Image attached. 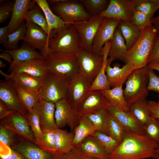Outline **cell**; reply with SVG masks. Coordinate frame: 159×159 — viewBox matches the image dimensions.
<instances>
[{
  "label": "cell",
  "mask_w": 159,
  "mask_h": 159,
  "mask_svg": "<svg viewBox=\"0 0 159 159\" xmlns=\"http://www.w3.org/2000/svg\"><path fill=\"white\" fill-rule=\"evenodd\" d=\"M122 141L108 156L110 159H145L153 158L157 143L145 135L125 130Z\"/></svg>",
  "instance_id": "1"
},
{
  "label": "cell",
  "mask_w": 159,
  "mask_h": 159,
  "mask_svg": "<svg viewBox=\"0 0 159 159\" xmlns=\"http://www.w3.org/2000/svg\"><path fill=\"white\" fill-rule=\"evenodd\" d=\"M157 36L156 30L151 24L142 29L137 39L128 50L125 63L129 64L133 70L147 66Z\"/></svg>",
  "instance_id": "2"
},
{
  "label": "cell",
  "mask_w": 159,
  "mask_h": 159,
  "mask_svg": "<svg viewBox=\"0 0 159 159\" xmlns=\"http://www.w3.org/2000/svg\"><path fill=\"white\" fill-rule=\"evenodd\" d=\"M41 54L49 72L66 82L72 79L79 72L77 53H52L46 51Z\"/></svg>",
  "instance_id": "3"
},
{
  "label": "cell",
  "mask_w": 159,
  "mask_h": 159,
  "mask_svg": "<svg viewBox=\"0 0 159 159\" xmlns=\"http://www.w3.org/2000/svg\"><path fill=\"white\" fill-rule=\"evenodd\" d=\"M80 48L77 31L72 24L68 23L63 28L52 31L49 37L46 51L77 54Z\"/></svg>",
  "instance_id": "4"
},
{
  "label": "cell",
  "mask_w": 159,
  "mask_h": 159,
  "mask_svg": "<svg viewBox=\"0 0 159 159\" xmlns=\"http://www.w3.org/2000/svg\"><path fill=\"white\" fill-rule=\"evenodd\" d=\"M149 70L148 65L134 70L125 82L124 95L129 107L139 101L146 99L149 91L148 89Z\"/></svg>",
  "instance_id": "5"
},
{
  "label": "cell",
  "mask_w": 159,
  "mask_h": 159,
  "mask_svg": "<svg viewBox=\"0 0 159 159\" xmlns=\"http://www.w3.org/2000/svg\"><path fill=\"white\" fill-rule=\"evenodd\" d=\"M52 10L68 23L87 21L91 17L77 0H64L52 5Z\"/></svg>",
  "instance_id": "6"
},
{
  "label": "cell",
  "mask_w": 159,
  "mask_h": 159,
  "mask_svg": "<svg viewBox=\"0 0 159 159\" xmlns=\"http://www.w3.org/2000/svg\"><path fill=\"white\" fill-rule=\"evenodd\" d=\"M67 82L49 72L38 92L40 99L55 103L66 98Z\"/></svg>",
  "instance_id": "7"
},
{
  "label": "cell",
  "mask_w": 159,
  "mask_h": 159,
  "mask_svg": "<svg viewBox=\"0 0 159 159\" xmlns=\"http://www.w3.org/2000/svg\"><path fill=\"white\" fill-rule=\"evenodd\" d=\"M77 59L79 72L92 83L102 68V55L80 48L77 53Z\"/></svg>",
  "instance_id": "8"
},
{
  "label": "cell",
  "mask_w": 159,
  "mask_h": 159,
  "mask_svg": "<svg viewBox=\"0 0 159 159\" xmlns=\"http://www.w3.org/2000/svg\"><path fill=\"white\" fill-rule=\"evenodd\" d=\"M91 84L79 72L67 82L66 99L75 110L89 91Z\"/></svg>",
  "instance_id": "9"
},
{
  "label": "cell",
  "mask_w": 159,
  "mask_h": 159,
  "mask_svg": "<svg viewBox=\"0 0 159 159\" xmlns=\"http://www.w3.org/2000/svg\"><path fill=\"white\" fill-rule=\"evenodd\" d=\"M104 18L99 15L91 16L87 21L72 24L78 33L81 48L92 52L93 39Z\"/></svg>",
  "instance_id": "10"
},
{
  "label": "cell",
  "mask_w": 159,
  "mask_h": 159,
  "mask_svg": "<svg viewBox=\"0 0 159 159\" xmlns=\"http://www.w3.org/2000/svg\"><path fill=\"white\" fill-rule=\"evenodd\" d=\"M135 7V0H110L106 9L99 15L119 21H131Z\"/></svg>",
  "instance_id": "11"
},
{
  "label": "cell",
  "mask_w": 159,
  "mask_h": 159,
  "mask_svg": "<svg viewBox=\"0 0 159 159\" xmlns=\"http://www.w3.org/2000/svg\"><path fill=\"white\" fill-rule=\"evenodd\" d=\"M55 104L54 116L56 125L59 129L68 125L71 130L78 124L81 116L69 105L66 98Z\"/></svg>",
  "instance_id": "12"
},
{
  "label": "cell",
  "mask_w": 159,
  "mask_h": 159,
  "mask_svg": "<svg viewBox=\"0 0 159 159\" xmlns=\"http://www.w3.org/2000/svg\"><path fill=\"white\" fill-rule=\"evenodd\" d=\"M1 124L19 136L37 145L26 117L16 112L1 120Z\"/></svg>",
  "instance_id": "13"
},
{
  "label": "cell",
  "mask_w": 159,
  "mask_h": 159,
  "mask_svg": "<svg viewBox=\"0 0 159 159\" xmlns=\"http://www.w3.org/2000/svg\"><path fill=\"white\" fill-rule=\"evenodd\" d=\"M8 71L14 73H24L44 80L49 72L44 59H33L19 62H12Z\"/></svg>",
  "instance_id": "14"
},
{
  "label": "cell",
  "mask_w": 159,
  "mask_h": 159,
  "mask_svg": "<svg viewBox=\"0 0 159 159\" xmlns=\"http://www.w3.org/2000/svg\"><path fill=\"white\" fill-rule=\"evenodd\" d=\"M11 148L20 153L26 159H56L62 154L49 152L21 137Z\"/></svg>",
  "instance_id": "15"
},
{
  "label": "cell",
  "mask_w": 159,
  "mask_h": 159,
  "mask_svg": "<svg viewBox=\"0 0 159 159\" xmlns=\"http://www.w3.org/2000/svg\"><path fill=\"white\" fill-rule=\"evenodd\" d=\"M0 100L9 109L26 118L28 112L20 101L15 84L12 81L6 80L0 82Z\"/></svg>",
  "instance_id": "16"
},
{
  "label": "cell",
  "mask_w": 159,
  "mask_h": 159,
  "mask_svg": "<svg viewBox=\"0 0 159 159\" xmlns=\"http://www.w3.org/2000/svg\"><path fill=\"white\" fill-rule=\"evenodd\" d=\"M120 21L111 18H104L93 39L92 52L100 54L101 51L105 44L113 37Z\"/></svg>",
  "instance_id": "17"
},
{
  "label": "cell",
  "mask_w": 159,
  "mask_h": 159,
  "mask_svg": "<svg viewBox=\"0 0 159 159\" xmlns=\"http://www.w3.org/2000/svg\"><path fill=\"white\" fill-rule=\"evenodd\" d=\"M110 105L100 91H90L76 110L80 116H85L107 108Z\"/></svg>",
  "instance_id": "18"
},
{
  "label": "cell",
  "mask_w": 159,
  "mask_h": 159,
  "mask_svg": "<svg viewBox=\"0 0 159 159\" xmlns=\"http://www.w3.org/2000/svg\"><path fill=\"white\" fill-rule=\"evenodd\" d=\"M26 30L23 39L24 43L40 53L47 49L49 40L47 34L41 27L27 19H25Z\"/></svg>",
  "instance_id": "19"
},
{
  "label": "cell",
  "mask_w": 159,
  "mask_h": 159,
  "mask_svg": "<svg viewBox=\"0 0 159 159\" xmlns=\"http://www.w3.org/2000/svg\"><path fill=\"white\" fill-rule=\"evenodd\" d=\"M107 109L125 130L138 135H145L144 126L130 112L118 110L110 105L108 106Z\"/></svg>",
  "instance_id": "20"
},
{
  "label": "cell",
  "mask_w": 159,
  "mask_h": 159,
  "mask_svg": "<svg viewBox=\"0 0 159 159\" xmlns=\"http://www.w3.org/2000/svg\"><path fill=\"white\" fill-rule=\"evenodd\" d=\"M42 131L58 129L55 119V104L40 99L35 107Z\"/></svg>",
  "instance_id": "21"
},
{
  "label": "cell",
  "mask_w": 159,
  "mask_h": 159,
  "mask_svg": "<svg viewBox=\"0 0 159 159\" xmlns=\"http://www.w3.org/2000/svg\"><path fill=\"white\" fill-rule=\"evenodd\" d=\"M108 59L105 72L110 87L113 88L123 85L133 70L128 63L125 64L121 67L117 64L112 67L111 63L114 60L111 57Z\"/></svg>",
  "instance_id": "22"
},
{
  "label": "cell",
  "mask_w": 159,
  "mask_h": 159,
  "mask_svg": "<svg viewBox=\"0 0 159 159\" xmlns=\"http://www.w3.org/2000/svg\"><path fill=\"white\" fill-rule=\"evenodd\" d=\"M35 4L34 0H16L9 22L7 25L9 34L16 31L25 21L26 14Z\"/></svg>",
  "instance_id": "23"
},
{
  "label": "cell",
  "mask_w": 159,
  "mask_h": 159,
  "mask_svg": "<svg viewBox=\"0 0 159 159\" xmlns=\"http://www.w3.org/2000/svg\"><path fill=\"white\" fill-rule=\"evenodd\" d=\"M0 73L6 80H11L24 89L37 93L44 80L24 73L11 72L7 74L1 70Z\"/></svg>",
  "instance_id": "24"
},
{
  "label": "cell",
  "mask_w": 159,
  "mask_h": 159,
  "mask_svg": "<svg viewBox=\"0 0 159 159\" xmlns=\"http://www.w3.org/2000/svg\"><path fill=\"white\" fill-rule=\"evenodd\" d=\"M75 147L88 158L101 159L109 158L98 142L92 135L87 137Z\"/></svg>",
  "instance_id": "25"
},
{
  "label": "cell",
  "mask_w": 159,
  "mask_h": 159,
  "mask_svg": "<svg viewBox=\"0 0 159 159\" xmlns=\"http://www.w3.org/2000/svg\"><path fill=\"white\" fill-rule=\"evenodd\" d=\"M122 86L100 91L110 105L118 110L129 112L128 105L124 97Z\"/></svg>",
  "instance_id": "26"
},
{
  "label": "cell",
  "mask_w": 159,
  "mask_h": 159,
  "mask_svg": "<svg viewBox=\"0 0 159 159\" xmlns=\"http://www.w3.org/2000/svg\"><path fill=\"white\" fill-rule=\"evenodd\" d=\"M110 41V46L108 57L114 60L118 59L124 62L128 49L125 39L118 28L116 29Z\"/></svg>",
  "instance_id": "27"
},
{
  "label": "cell",
  "mask_w": 159,
  "mask_h": 159,
  "mask_svg": "<svg viewBox=\"0 0 159 159\" xmlns=\"http://www.w3.org/2000/svg\"><path fill=\"white\" fill-rule=\"evenodd\" d=\"M40 8L46 18L49 28V38L53 30H57L64 27L68 24L54 13L46 0H34Z\"/></svg>",
  "instance_id": "28"
},
{
  "label": "cell",
  "mask_w": 159,
  "mask_h": 159,
  "mask_svg": "<svg viewBox=\"0 0 159 159\" xmlns=\"http://www.w3.org/2000/svg\"><path fill=\"white\" fill-rule=\"evenodd\" d=\"M1 49L10 54L14 62H22L33 59H44L40 52H37L25 43L16 49L9 50Z\"/></svg>",
  "instance_id": "29"
},
{
  "label": "cell",
  "mask_w": 159,
  "mask_h": 159,
  "mask_svg": "<svg viewBox=\"0 0 159 159\" xmlns=\"http://www.w3.org/2000/svg\"><path fill=\"white\" fill-rule=\"evenodd\" d=\"M55 146L56 152L62 154L71 150L74 147V134L67 130L58 128L55 131Z\"/></svg>",
  "instance_id": "30"
},
{
  "label": "cell",
  "mask_w": 159,
  "mask_h": 159,
  "mask_svg": "<svg viewBox=\"0 0 159 159\" xmlns=\"http://www.w3.org/2000/svg\"><path fill=\"white\" fill-rule=\"evenodd\" d=\"M96 129L85 116H81L79 123L73 131L74 146H77L88 136L92 135Z\"/></svg>",
  "instance_id": "31"
},
{
  "label": "cell",
  "mask_w": 159,
  "mask_h": 159,
  "mask_svg": "<svg viewBox=\"0 0 159 159\" xmlns=\"http://www.w3.org/2000/svg\"><path fill=\"white\" fill-rule=\"evenodd\" d=\"M117 27L121 31L128 50L137 39L142 30L131 21L120 20Z\"/></svg>",
  "instance_id": "32"
},
{
  "label": "cell",
  "mask_w": 159,
  "mask_h": 159,
  "mask_svg": "<svg viewBox=\"0 0 159 159\" xmlns=\"http://www.w3.org/2000/svg\"><path fill=\"white\" fill-rule=\"evenodd\" d=\"M148 101L146 99L141 100L129 107V112L143 126L153 118L148 106Z\"/></svg>",
  "instance_id": "33"
},
{
  "label": "cell",
  "mask_w": 159,
  "mask_h": 159,
  "mask_svg": "<svg viewBox=\"0 0 159 159\" xmlns=\"http://www.w3.org/2000/svg\"><path fill=\"white\" fill-rule=\"evenodd\" d=\"M103 58V65L97 77L91 84L90 91H101L111 88L105 72V68L108 62L109 52L107 50L101 53Z\"/></svg>",
  "instance_id": "34"
},
{
  "label": "cell",
  "mask_w": 159,
  "mask_h": 159,
  "mask_svg": "<svg viewBox=\"0 0 159 159\" xmlns=\"http://www.w3.org/2000/svg\"><path fill=\"white\" fill-rule=\"evenodd\" d=\"M14 84L20 101L28 112H30L40 99L38 93L27 90Z\"/></svg>",
  "instance_id": "35"
},
{
  "label": "cell",
  "mask_w": 159,
  "mask_h": 159,
  "mask_svg": "<svg viewBox=\"0 0 159 159\" xmlns=\"http://www.w3.org/2000/svg\"><path fill=\"white\" fill-rule=\"evenodd\" d=\"M108 113L107 108L85 116L96 129L97 131L109 135Z\"/></svg>",
  "instance_id": "36"
},
{
  "label": "cell",
  "mask_w": 159,
  "mask_h": 159,
  "mask_svg": "<svg viewBox=\"0 0 159 159\" xmlns=\"http://www.w3.org/2000/svg\"><path fill=\"white\" fill-rule=\"evenodd\" d=\"M92 135L97 140L108 156L120 143L109 135L97 131L95 132Z\"/></svg>",
  "instance_id": "37"
},
{
  "label": "cell",
  "mask_w": 159,
  "mask_h": 159,
  "mask_svg": "<svg viewBox=\"0 0 159 159\" xmlns=\"http://www.w3.org/2000/svg\"><path fill=\"white\" fill-rule=\"evenodd\" d=\"M25 19L29 20L41 27L48 36L49 28L45 16L42 10L35 3L34 7L28 11Z\"/></svg>",
  "instance_id": "38"
},
{
  "label": "cell",
  "mask_w": 159,
  "mask_h": 159,
  "mask_svg": "<svg viewBox=\"0 0 159 159\" xmlns=\"http://www.w3.org/2000/svg\"><path fill=\"white\" fill-rule=\"evenodd\" d=\"M26 118L35 138L37 145L43 148L41 141L42 130L35 107L31 112H28Z\"/></svg>",
  "instance_id": "39"
},
{
  "label": "cell",
  "mask_w": 159,
  "mask_h": 159,
  "mask_svg": "<svg viewBox=\"0 0 159 159\" xmlns=\"http://www.w3.org/2000/svg\"><path fill=\"white\" fill-rule=\"evenodd\" d=\"M26 30V24L24 21L14 32L9 34L8 41L3 45L5 50L16 49L19 48V40H23Z\"/></svg>",
  "instance_id": "40"
},
{
  "label": "cell",
  "mask_w": 159,
  "mask_h": 159,
  "mask_svg": "<svg viewBox=\"0 0 159 159\" xmlns=\"http://www.w3.org/2000/svg\"><path fill=\"white\" fill-rule=\"evenodd\" d=\"M108 130L109 135L120 143L122 141L125 135V129L108 112Z\"/></svg>",
  "instance_id": "41"
},
{
  "label": "cell",
  "mask_w": 159,
  "mask_h": 159,
  "mask_svg": "<svg viewBox=\"0 0 159 159\" xmlns=\"http://www.w3.org/2000/svg\"><path fill=\"white\" fill-rule=\"evenodd\" d=\"M135 9L152 18L159 6L155 0H135Z\"/></svg>",
  "instance_id": "42"
},
{
  "label": "cell",
  "mask_w": 159,
  "mask_h": 159,
  "mask_svg": "<svg viewBox=\"0 0 159 159\" xmlns=\"http://www.w3.org/2000/svg\"><path fill=\"white\" fill-rule=\"evenodd\" d=\"M80 1L92 14V16L100 15L106 9L109 2L107 0H81Z\"/></svg>",
  "instance_id": "43"
},
{
  "label": "cell",
  "mask_w": 159,
  "mask_h": 159,
  "mask_svg": "<svg viewBox=\"0 0 159 159\" xmlns=\"http://www.w3.org/2000/svg\"><path fill=\"white\" fill-rule=\"evenodd\" d=\"M145 136L158 143L159 142V119L153 117L144 126Z\"/></svg>",
  "instance_id": "44"
},
{
  "label": "cell",
  "mask_w": 159,
  "mask_h": 159,
  "mask_svg": "<svg viewBox=\"0 0 159 159\" xmlns=\"http://www.w3.org/2000/svg\"><path fill=\"white\" fill-rule=\"evenodd\" d=\"M41 141L43 149L53 153H57L55 146V131L50 130L42 131Z\"/></svg>",
  "instance_id": "45"
},
{
  "label": "cell",
  "mask_w": 159,
  "mask_h": 159,
  "mask_svg": "<svg viewBox=\"0 0 159 159\" xmlns=\"http://www.w3.org/2000/svg\"><path fill=\"white\" fill-rule=\"evenodd\" d=\"M21 137L1 124L0 125V140L2 143L10 148L17 142Z\"/></svg>",
  "instance_id": "46"
},
{
  "label": "cell",
  "mask_w": 159,
  "mask_h": 159,
  "mask_svg": "<svg viewBox=\"0 0 159 159\" xmlns=\"http://www.w3.org/2000/svg\"><path fill=\"white\" fill-rule=\"evenodd\" d=\"M152 18L146 14L135 10L131 21L142 30L151 24Z\"/></svg>",
  "instance_id": "47"
},
{
  "label": "cell",
  "mask_w": 159,
  "mask_h": 159,
  "mask_svg": "<svg viewBox=\"0 0 159 159\" xmlns=\"http://www.w3.org/2000/svg\"><path fill=\"white\" fill-rule=\"evenodd\" d=\"M14 1L1 4L0 6V24L6 21L12 14Z\"/></svg>",
  "instance_id": "48"
},
{
  "label": "cell",
  "mask_w": 159,
  "mask_h": 159,
  "mask_svg": "<svg viewBox=\"0 0 159 159\" xmlns=\"http://www.w3.org/2000/svg\"><path fill=\"white\" fill-rule=\"evenodd\" d=\"M148 89L149 91H153L159 94V76L156 75L154 70L150 69Z\"/></svg>",
  "instance_id": "49"
},
{
  "label": "cell",
  "mask_w": 159,
  "mask_h": 159,
  "mask_svg": "<svg viewBox=\"0 0 159 159\" xmlns=\"http://www.w3.org/2000/svg\"><path fill=\"white\" fill-rule=\"evenodd\" d=\"M88 158L74 147L69 151L60 155L56 159H87Z\"/></svg>",
  "instance_id": "50"
},
{
  "label": "cell",
  "mask_w": 159,
  "mask_h": 159,
  "mask_svg": "<svg viewBox=\"0 0 159 159\" xmlns=\"http://www.w3.org/2000/svg\"><path fill=\"white\" fill-rule=\"evenodd\" d=\"M151 62L159 63V36H157L153 49L148 59V65Z\"/></svg>",
  "instance_id": "51"
},
{
  "label": "cell",
  "mask_w": 159,
  "mask_h": 159,
  "mask_svg": "<svg viewBox=\"0 0 159 159\" xmlns=\"http://www.w3.org/2000/svg\"><path fill=\"white\" fill-rule=\"evenodd\" d=\"M148 105L152 117L159 119V100L148 101Z\"/></svg>",
  "instance_id": "52"
},
{
  "label": "cell",
  "mask_w": 159,
  "mask_h": 159,
  "mask_svg": "<svg viewBox=\"0 0 159 159\" xmlns=\"http://www.w3.org/2000/svg\"><path fill=\"white\" fill-rule=\"evenodd\" d=\"M16 112L9 109L2 101L0 100V120Z\"/></svg>",
  "instance_id": "53"
},
{
  "label": "cell",
  "mask_w": 159,
  "mask_h": 159,
  "mask_svg": "<svg viewBox=\"0 0 159 159\" xmlns=\"http://www.w3.org/2000/svg\"><path fill=\"white\" fill-rule=\"evenodd\" d=\"M7 26L0 28V44L3 45L7 42L9 35Z\"/></svg>",
  "instance_id": "54"
},
{
  "label": "cell",
  "mask_w": 159,
  "mask_h": 159,
  "mask_svg": "<svg viewBox=\"0 0 159 159\" xmlns=\"http://www.w3.org/2000/svg\"><path fill=\"white\" fill-rule=\"evenodd\" d=\"M10 153L6 158L3 159H26L19 152L11 148Z\"/></svg>",
  "instance_id": "55"
},
{
  "label": "cell",
  "mask_w": 159,
  "mask_h": 159,
  "mask_svg": "<svg viewBox=\"0 0 159 159\" xmlns=\"http://www.w3.org/2000/svg\"><path fill=\"white\" fill-rule=\"evenodd\" d=\"M0 50L1 52L0 54V58L4 59L10 64L11 63L13 60L12 57L10 54L2 51L1 49Z\"/></svg>",
  "instance_id": "56"
},
{
  "label": "cell",
  "mask_w": 159,
  "mask_h": 159,
  "mask_svg": "<svg viewBox=\"0 0 159 159\" xmlns=\"http://www.w3.org/2000/svg\"><path fill=\"white\" fill-rule=\"evenodd\" d=\"M151 23L156 30L157 36H159V15L152 18Z\"/></svg>",
  "instance_id": "57"
},
{
  "label": "cell",
  "mask_w": 159,
  "mask_h": 159,
  "mask_svg": "<svg viewBox=\"0 0 159 159\" xmlns=\"http://www.w3.org/2000/svg\"><path fill=\"white\" fill-rule=\"evenodd\" d=\"M148 68L153 70H156L159 72V63L151 62L148 65Z\"/></svg>",
  "instance_id": "58"
},
{
  "label": "cell",
  "mask_w": 159,
  "mask_h": 159,
  "mask_svg": "<svg viewBox=\"0 0 159 159\" xmlns=\"http://www.w3.org/2000/svg\"><path fill=\"white\" fill-rule=\"evenodd\" d=\"M157 143L156 148L153 158L155 159H159V142Z\"/></svg>",
  "instance_id": "59"
},
{
  "label": "cell",
  "mask_w": 159,
  "mask_h": 159,
  "mask_svg": "<svg viewBox=\"0 0 159 159\" xmlns=\"http://www.w3.org/2000/svg\"><path fill=\"white\" fill-rule=\"evenodd\" d=\"M6 67V65L1 60H0V67L2 68Z\"/></svg>",
  "instance_id": "60"
},
{
  "label": "cell",
  "mask_w": 159,
  "mask_h": 159,
  "mask_svg": "<svg viewBox=\"0 0 159 159\" xmlns=\"http://www.w3.org/2000/svg\"><path fill=\"white\" fill-rule=\"evenodd\" d=\"M87 159H101L95 158H88ZM104 159H110V158H107Z\"/></svg>",
  "instance_id": "61"
},
{
  "label": "cell",
  "mask_w": 159,
  "mask_h": 159,
  "mask_svg": "<svg viewBox=\"0 0 159 159\" xmlns=\"http://www.w3.org/2000/svg\"><path fill=\"white\" fill-rule=\"evenodd\" d=\"M155 1L158 4L159 6V0H155Z\"/></svg>",
  "instance_id": "62"
},
{
  "label": "cell",
  "mask_w": 159,
  "mask_h": 159,
  "mask_svg": "<svg viewBox=\"0 0 159 159\" xmlns=\"http://www.w3.org/2000/svg\"><path fill=\"white\" fill-rule=\"evenodd\" d=\"M155 159V158H151V159Z\"/></svg>",
  "instance_id": "63"
},
{
  "label": "cell",
  "mask_w": 159,
  "mask_h": 159,
  "mask_svg": "<svg viewBox=\"0 0 159 159\" xmlns=\"http://www.w3.org/2000/svg\"><path fill=\"white\" fill-rule=\"evenodd\" d=\"M158 97L159 98V95L158 96Z\"/></svg>",
  "instance_id": "64"
}]
</instances>
